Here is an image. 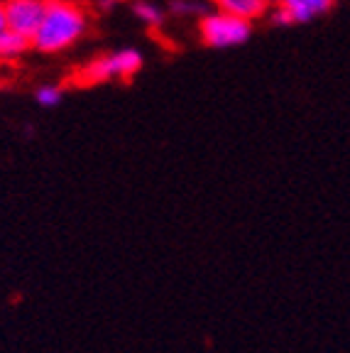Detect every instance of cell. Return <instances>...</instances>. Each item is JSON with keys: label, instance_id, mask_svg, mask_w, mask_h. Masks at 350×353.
<instances>
[{"label": "cell", "instance_id": "13", "mask_svg": "<svg viewBox=\"0 0 350 353\" xmlns=\"http://www.w3.org/2000/svg\"><path fill=\"white\" fill-rule=\"evenodd\" d=\"M115 3H121V0H115Z\"/></svg>", "mask_w": 350, "mask_h": 353}, {"label": "cell", "instance_id": "6", "mask_svg": "<svg viewBox=\"0 0 350 353\" xmlns=\"http://www.w3.org/2000/svg\"><path fill=\"white\" fill-rule=\"evenodd\" d=\"M216 8L223 12H230V15H238L243 20L258 22L267 15L269 6L265 0H214Z\"/></svg>", "mask_w": 350, "mask_h": 353}, {"label": "cell", "instance_id": "11", "mask_svg": "<svg viewBox=\"0 0 350 353\" xmlns=\"http://www.w3.org/2000/svg\"><path fill=\"white\" fill-rule=\"evenodd\" d=\"M8 28V20H6V0H0V30Z\"/></svg>", "mask_w": 350, "mask_h": 353}, {"label": "cell", "instance_id": "8", "mask_svg": "<svg viewBox=\"0 0 350 353\" xmlns=\"http://www.w3.org/2000/svg\"><path fill=\"white\" fill-rule=\"evenodd\" d=\"M132 15L150 30H159L167 20V10L162 6H157L154 0H137V3H132Z\"/></svg>", "mask_w": 350, "mask_h": 353}, {"label": "cell", "instance_id": "7", "mask_svg": "<svg viewBox=\"0 0 350 353\" xmlns=\"http://www.w3.org/2000/svg\"><path fill=\"white\" fill-rule=\"evenodd\" d=\"M30 50H32V42H30V37L15 32V30H10V28L0 30V61L22 59V57L28 54Z\"/></svg>", "mask_w": 350, "mask_h": 353}, {"label": "cell", "instance_id": "9", "mask_svg": "<svg viewBox=\"0 0 350 353\" xmlns=\"http://www.w3.org/2000/svg\"><path fill=\"white\" fill-rule=\"evenodd\" d=\"M34 101L42 108H56L64 101V86H59V83H42V86L34 88Z\"/></svg>", "mask_w": 350, "mask_h": 353}, {"label": "cell", "instance_id": "10", "mask_svg": "<svg viewBox=\"0 0 350 353\" xmlns=\"http://www.w3.org/2000/svg\"><path fill=\"white\" fill-rule=\"evenodd\" d=\"M169 12H174L179 17H201L203 6L201 0H172Z\"/></svg>", "mask_w": 350, "mask_h": 353}, {"label": "cell", "instance_id": "4", "mask_svg": "<svg viewBox=\"0 0 350 353\" xmlns=\"http://www.w3.org/2000/svg\"><path fill=\"white\" fill-rule=\"evenodd\" d=\"M336 0H279L272 10V22L289 28V25H309L318 17L333 10Z\"/></svg>", "mask_w": 350, "mask_h": 353}, {"label": "cell", "instance_id": "2", "mask_svg": "<svg viewBox=\"0 0 350 353\" xmlns=\"http://www.w3.org/2000/svg\"><path fill=\"white\" fill-rule=\"evenodd\" d=\"M145 57L135 47H123V50H110L103 54L93 57L86 66H81L74 77L76 86H101V83L130 81L132 77L143 72Z\"/></svg>", "mask_w": 350, "mask_h": 353}, {"label": "cell", "instance_id": "5", "mask_svg": "<svg viewBox=\"0 0 350 353\" xmlns=\"http://www.w3.org/2000/svg\"><path fill=\"white\" fill-rule=\"evenodd\" d=\"M44 6H47V0H6L8 28L25 37H32L42 22Z\"/></svg>", "mask_w": 350, "mask_h": 353}, {"label": "cell", "instance_id": "12", "mask_svg": "<svg viewBox=\"0 0 350 353\" xmlns=\"http://www.w3.org/2000/svg\"><path fill=\"white\" fill-rule=\"evenodd\" d=\"M265 3H267L269 8H274V6H277V3H279V0H265Z\"/></svg>", "mask_w": 350, "mask_h": 353}, {"label": "cell", "instance_id": "1", "mask_svg": "<svg viewBox=\"0 0 350 353\" xmlns=\"http://www.w3.org/2000/svg\"><path fill=\"white\" fill-rule=\"evenodd\" d=\"M91 15L79 0H47L39 28L30 37L39 54H61L74 50L88 34Z\"/></svg>", "mask_w": 350, "mask_h": 353}, {"label": "cell", "instance_id": "3", "mask_svg": "<svg viewBox=\"0 0 350 353\" xmlns=\"http://www.w3.org/2000/svg\"><path fill=\"white\" fill-rule=\"evenodd\" d=\"M252 37V22L223 10L203 12L198 17V39L208 50H236Z\"/></svg>", "mask_w": 350, "mask_h": 353}]
</instances>
